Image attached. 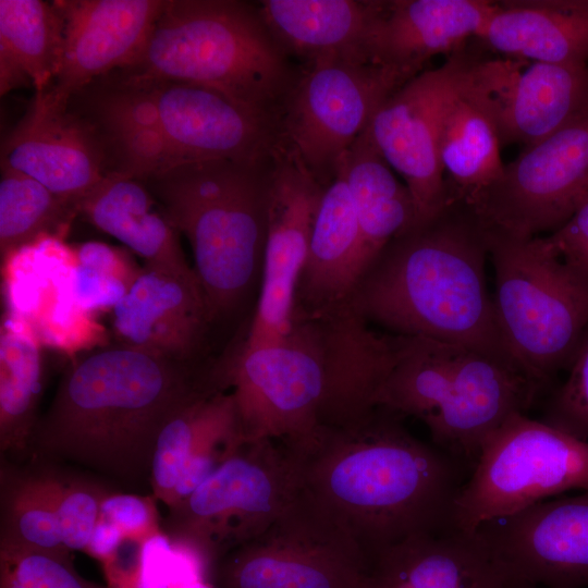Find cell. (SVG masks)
<instances>
[{
	"mask_svg": "<svg viewBox=\"0 0 588 588\" xmlns=\"http://www.w3.org/2000/svg\"><path fill=\"white\" fill-rule=\"evenodd\" d=\"M154 494L110 491L101 502L99 518L115 525L126 541L142 543L162 531Z\"/></svg>",
	"mask_w": 588,
	"mask_h": 588,
	"instance_id": "42",
	"label": "cell"
},
{
	"mask_svg": "<svg viewBox=\"0 0 588 588\" xmlns=\"http://www.w3.org/2000/svg\"><path fill=\"white\" fill-rule=\"evenodd\" d=\"M543 389L515 360L389 333L372 404L421 420L433 444L470 473L487 437L513 414H526Z\"/></svg>",
	"mask_w": 588,
	"mask_h": 588,
	"instance_id": "4",
	"label": "cell"
},
{
	"mask_svg": "<svg viewBox=\"0 0 588 588\" xmlns=\"http://www.w3.org/2000/svg\"><path fill=\"white\" fill-rule=\"evenodd\" d=\"M96 82L83 113L103 137L117 171L145 180L172 168L154 94L148 85L110 76Z\"/></svg>",
	"mask_w": 588,
	"mask_h": 588,
	"instance_id": "30",
	"label": "cell"
},
{
	"mask_svg": "<svg viewBox=\"0 0 588 588\" xmlns=\"http://www.w3.org/2000/svg\"><path fill=\"white\" fill-rule=\"evenodd\" d=\"M567 369L565 381L549 396L540 420L588 441V327Z\"/></svg>",
	"mask_w": 588,
	"mask_h": 588,
	"instance_id": "41",
	"label": "cell"
},
{
	"mask_svg": "<svg viewBox=\"0 0 588 588\" xmlns=\"http://www.w3.org/2000/svg\"><path fill=\"white\" fill-rule=\"evenodd\" d=\"M236 414L231 392L212 378L163 426L155 445L149 485L152 494L168 509L192 454L219 425Z\"/></svg>",
	"mask_w": 588,
	"mask_h": 588,
	"instance_id": "35",
	"label": "cell"
},
{
	"mask_svg": "<svg viewBox=\"0 0 588 588\" xmlns=\"http://www.w3.org/2000/svg\"><path fill=\"white\" fill-rule=\"evenodd\" d=\"M473 535L510 585L588 586V490L486 522Z\"/></svg>",
	"mask_w": 588,
	"mask_h": 588,
	"instance_id": "14",
	"label": "cell"
},
{
	"mask_svg": "<svg viewBox=\"0 0 588 588\" xmlns=\"http://www.w3.org/2000/svg\"><path fill=\"white\" fill-rule=\"evenodd\" d=\"M588 198V111L526 147L468 200L483 223L516 237L562 226Z\"/></svg>",
	"mask_w": 588,
	"mask_h": 588,
	"instance_id": "12",
	"label": "cell"
},
{
	"mask_svg": "<svg viewBox=\"0 0 588 588\" xmlns=\"http://www.w3.org/2000/svg\"><path fill=\"white\" fill-rule=\"evenodd\" d=\"M490 62L462 47L442 65L418 73L397 88L367 126L380 154L409 188L418 222L438 213L449 201L438 152L444 112L462 89L485 73Z\"/></svg>",
	"mask_w": 588,
	"mask_h": 588,
	"instance_id": "11",
	"label": "cell"
},
{
	"mask_svg": "<svg viewBox=\"0 0 588 588\" xmlns=\"http://www.w3.org/2000/svg\"><path fill=\"white\" fill-rule=\"evenodd\" d=\"M76 249L77 264L72 272V291L86 311L113 309L138 277L127 253L101 242H86Z\"/></svg>",
	"mask_w": 588,
	"mask_h": 588,
	"instance_id": "37",
	"label": "cell"
},
{
	"mask_svg": "<svg viewBox=\"0 0 588 588\" xmlns=\"http://www.w3.org/2000/svg\"><path fill=\"white\" fill-rule=\"evenodd\" d=\"M75 206L21 172L1 166L0 256L50 235L64 238Z\"/></svg>",
	"mask_w": 588,
	"mask_h": 588,
	"instance_id": "36",
	"label": "cell"
},
{
	"mask_svg": "<svg viewBox=\"0 0 588 588\" xmlns=\"http://www.w3.org/2000/svg\"><path fill=\"white\" fill-rule=\"evenodd\" d=\"M217 588H371L360 549L336 540L246 541L215 567Z\"/></svg>",
	"mask_w": 588,
	"mask_h": 588,
	"instance_id": "22",
	"label": "cell"
},
{
	"mask_svg": "<svg viewBox=\"0 0 588 588\" xmlns=\"http://www.w3.org/2000/svg\"><path fill=\"white\" fill-rule=\"evenodd\" d=\"M571 490H588V441L516 413L483 441L454 502L453 524H481Z\"/></svg>",
	"mask_w": 588,
	"mask_h": 588,
	"instance_id": "9",
	"label": "cell"
},
{
	"mask_svg": "<svg viewBox=\"0 0 588 588\" xmlns=\"http://www.w3.org/2000/svg\"><path fill=\"white\" fill-rule=\"evenodd\" d=\"M76 249L46 235L1 260L7 314L24 320L45 347L72 362L81 352L105 346V328L83 309L72 291Z\"/></svg>",
	"mask_w": 588,
	"mask_h": 588,
	"instance_id": "17",
	"label": "cell"
},
{
	"mask_svg": "<svg viewBox=\"0 0 588 588\" xmlns=\"http://www.w3.org/2000/svg\"><path fill=\"white\" fill-rule=\"evenodd\" d=\"M342 167L362 236L359 279L383 247L418 222V212L409 188L397 180L367 127L343 156Z\"/></svg>",
	"mask_w": 588,
	"mask_h": 588,
	"instance_id": "31",
	"label": "cell"
},
{
	"mask_svg": "<svg viewBox=\"0 0 588 588\" xmlns=\"http://www.w3.org/2000/svg\"><path fill=\"white\" fill-rule=\"evenodd\" d=\"M360 258L362 236L341 159L317 211L293 317L318 318L345 309L359 277Z\"/></svg>",
	"mask_w": 588,
	"mask_h": 588,
	"instance_id": "24",
	"label": "cell"
},
{
	"mask_svg": "<svg viewBox=\"0 0 588 588\" xmlns=\"http://www.w3.org/2000/svg\"><path fill=\"white\" fill-rule=\"evenodd\" d=\"M513 65L491 61L485 73L462 89L444 112L438 152L446 174L449 199L468 200L503 171L498 93L515 75Z\"/></svg>",
	"mask_w": 588,
	"mask_h": 588,
	"instance_id": "23",
	"label": "cell"
},
{
	"mask_svg": "<svg viewBox=\"0 0 588 588\" xmlns=\"http://www.w3.org/2000/svg\"><path fill=\"white\" fill-rule=\"evenodd\" d=\"M324 187L281 135L270 156L267 243L258 298L235 352L271 346L292 330L296 284Z\"/></svg>",
	"mask_w": 588,
	"mask_h": 588,
	"instance_id": "13",
	"label": "cell"
},
{
	"mask_svg": "<svg viewBox=\"0 0 588 588\" xmlns=\"http://www.w3.org/2000/svg\"><path fill=\"white\" fill-rule=\"evenodd\" d=\"M507 588H538V587H535V586H530V585H510L509 584V587Z\"/></svg>",
	"mask_w": 588,
	"mask_h": 588,
	"instance_id": "46",
	"label": "cell"
},
{
	"mask_svg": "<svg viewBox=\"0 0 588 588\" xmlns=\"http://www.w3.org/2000/svg\"><path fill=\"white\" fill-rule=\"evenodd\" d=\"M172 542L162 530L142 543L125 541L101 563L108 588H170Z\"/></svg>",
	"mask_w": 588,
	"mask_h": 588,
	"instance_id": "39",
	"label": "cell"
},
{
	"mask_svg": "<svg viewBox=\"0 0 588 588\" xmlns=\"http://www.w3.org/2000/svg\"><path fill=\"white\" fill-rule=\"evenodd\" d=\"M477 39L536 62L587 64L588 0L498 1Z\"/></svg>",
	"mask_w": 588,
	"mask_h": 588,
	"instance_id": "27",
	"label": "cell"
},
{
	"mask_svg": "<svg viewBox=\"0 0 588 588\" xmlns=\"http://www.w3.org/2000/svg\"><path fill=\"white\" fill-rule=\"evenodd\" d=\"M489 247L490 230L473 206L450 199L383 247L356 282L346 309L388 333L515 360L488 289Z\"/></svg>",
	"mask_w": 588,
	"mask_h": 588,
	"instance_id": "2",
	"label": "cell"
},
{
	"mask_svg": "<svg viewBox=\"0 0 588 588\" xmlns=\"http://www.w3.org/2000/svg\"><path fill=\"white\" fill-rule=\"evenodd\" d=\"M210 367L117 342L62 373L30 460L72 463L131 487L149 483L159 432L210 379Z\"/></svg>",
	"mask_w": 588,
	"mask_h": 588,
	"instance_id": "1",
	"label": "cell"
},
{
	"mask_svg": "<svg viewBox=\"0 0 588 588\" xmlns=\"http://www.w3.org/2000/svg\"><path fill=\"white\" fill-rule=\"evenodd\" d=\"M125 541L123 534L115 525L99 518L84 552L103 563L112 559Z\"/></svg>",
	"mask_w": 588,
	"mask_h": 588,
	"instance_id": "44",
	"label": "cell"
},
{
	"mask_svg": "<svg viewBox=\"0 0 588 588\" xmlns=\"http://www.w3.org/2000/svg\"><path fill=\"white\" fill-rule=\"evenodd\" d=\"M401 417L372 406L322 428L333 452L319 469V495L336 522H356L370 561L412 537L456 529L454 502L469 475Z\"/></svg>",
	"mask_w": 588,
	"mask_h": 588,
	"instance_id": "3",
	"label": "cell"
},
{
	"mask_svg": "<svg viewBox=\"0 0 588 588\" xmlns=\"http://www.w3.org/2000/svg\"><path fill=\"white\" fill-rule=\"evenodd\" d=\"M76 211L144 259L146 267L196 274L185 259L179 233L142 179L113 171L77 201Z\"/></svg>",
	"mask_w": 588,
	"mask_h": 588,
	"instance_id": "26",
	"label": "cell"
},
{
	"mask_svg": "<svg viewBox=\"0 0 588 588\" xmlns=\"http://www.w3.org/2000/svg\"><path fill=\"white\" fill-rule=\"evenodd\" d=\"M277 344L235 352L212 365L231 388L244 439L289 434L314 438L353 402V365L344 315L295 316Z\"/></svg>",
	"mask_w": 588,
	"mask_h": 588,
	"instance_id": "7",
	"label": "cell"
},
{
	"mask_svg": "<svg viewBox=\"0 0 588 588\" xmlns=\"http://www.w3.org/2000/svg\"><path fill=\"white\" fill-rule=\"evenodd\" d=\"M0 460V548L71 555L59 528L50 462Z\"/></svg>",
	"mask_w": 588,
	"mask_h": 588,
	"instance_id": "34",
	"label": "cell"
},
{
	"mask_svg": "<svg viewBox=\"0 0 588 588\" xmlns=\"http://www.w3.org/2000/svg\"><path fill=\"white\" fill-rule=\"evenodd\" d=\"M112 314L119 343L187 364L200 363L215 323L196 274L146 266Z\"/></svg>",
	"mask_w": 588,
	"mask_h": 588,
	"instance_id": "20",
	"label": "cell"
},
{
	"mask_svg": "<svg viewBox=\"0 0 588 588\" xmlns=\"http://www.w3.org/2000/svg\"><path fill=\"white\" fill-rule=\"evenodd\" d=\"M173 588H217L212 583L206 580H196L183 584Z\"/></svg>",
	"mask_w": 588,
	"mask_h": 588,
	"instance_id": "45",
	"label": "cell"
},
{
	"mask_svg": "<svg viewBox=\"0 0 588 588\" xmlns=\"http://www.w3.org/2000/svg\"><path fill=\"white\" fill-rule=\"evenodd\" d=\"M63 22L54 1L0 0V94L53 83L60 64Z\"/></svg>",
	"mask_w": 588,
	"mask_h": 588,
	"instance_id": "33",
	"label": "cell"
},
{
	"mask_svg": "<svg viewBox=\"0 0 588 588\" xmlns=\"http://www.w3.org/2000/svg\"><path fill=\"white\" fill-rule=\"evenodd\" d=\"M0 588H108L75 569L71 555L0 548Z\"/></svg>",
	"mask_w": 588,
	"mask_h": 588,
	"instance_id": "40",
	"label": "cell"
},
{
	"mask_svg": "<svg viewBox=\"0 0 588 588\" xmlns=\"http://www.w3.org/2000/svg\"><path fill=\"white\" fill-rule=\"evenodd\" d=\"M137 85L152 90L172 168L261 160L281 135L278 115L254 111L212 89L177 82Z\"/></svg>",
	"mask_w": 588,
	"mask_h": 588,
	"instance_id": "18",
	"label": "cell"
},
{
	"mask_svg": "<svg viewBox=\"0 0 588 588\" xmlns=\"http://www.w3.org/2000/svg\"><path fill=\"white\" fill-rule=\"evenodd\" d=\"M63 22L59 70L48 88L68 100L132 65L167 0H58Z\"/></svg>",
	"mask_w": 588,
	"mask_h": 588,
	"instance_id": "19",
	"label": "cell"
},
{
	"mask_svg": "<svg viewBox=\"0 0 588 588\" xmlns=\"http://www.w3.org/2000/svg\"><path fill=\"white\" fill-rule=\"evenodd\" d=\"M270 156L184 163L143 180L192 248L213 322L260 285L267 243Z\"/></svg>",
	"mask_w": 588,
	"mask_h": 588,
	"instance_id": "6",
	"label": "cell"
},
{
	"mask_svg": "<svg viewBox=\"0 0 588 588\" xmlns=\"http://www.w3.org/2000/svg\"><path fill=\"white\" fill-rule=\"evenodd\" d=\"M497 8L498 1L488 0L379 1L365 57L412 78L433 56L453 53L477 38Z\"/></svg>",
	"mask_w": 588,
	"mask_h": 588,
	"instance_id": "21",
	"label": "cell"
},
{
	"mask_svg": "<svg viewBox=\"0 0 588 588\" xmlns=\"http://www.w3.org/2000/svg\"><path fill=\"white\" fill-rule=\"evenodd\" d=\"M42 344L24 320L3 313L0 328V458L25 463L45 385Z\"/></svg>",
	"mask_w": 588,
	"mask_h": 588,
	"instance_id": "32",
	"label": "cell"
},
{
	"mask_svg": "<svg viewBox=\"0 0 588 588\" xmlns=\"http://www.w3.org/2000/svg\"><path fill=\"white\" fill-rule=\"evenodd\" d=\"M379 1L262 0L261 17L289 58L303 64L321 59L367 61V33Z\"/></svg>",
	"mask_w": 588,
	"mask_h": 588,
	"instance_id": "28",
	"label": "cell"
},
{
	"mask_svg": "<svg viewBox=\"0 0 588 588\" xmlns=\"http://www.w3.org/2000/svg\"><path fill=\"white\" fill-rule=\"evenodd\" d=\"M489 230L501 334L514 359L546 388L568 367L588 327V268L563 256L549 236Z\"/></svg>",
	"mask_w": 588,
	"mask_h": 588,
	"instance_id": "8",
	"label": "cell"
},
{
	"mask_svg": "<svg viewBox=\"0 0 588 588\" xmlns=\"http://www.w3.org/2000/svg\"><path fill=\"white\" fill-rule=\"evenodd\" d=\"M409 79L396 70L359 59L303 64L279 108L281 134L327 186L378 108Z\"/></svg>",
	"mask_w": 588,
	"mask_h": 588,
	"instance_id": "10",
	"label": "cell"
},
{
	"mask_svg": "<svg viewBox=\"0 0 588 588\" xmlns=\"http://www.w3.org/2000/svg\"><path fill=\"white\" fill-rule=\"evenodd\" d=\"M1 166L33 177L75 208L95 185L117 171L97 127L49 89L35 94L3 142Z\"/></svg>",
	"mask_w": 588,
	"mask_h": 588,
	"instance_id": "16",
	"label": "cell"
},
{
	"mask_svg": "<svg viewBox=\"0 0 588 588\" xmlns=\"http://www.w3.org/2000/svg\"><path fill=\"white\" fill-rule=\"evenodd\" d=\"M501 144L529 147L588 111V63L535 62L498 93Z\"/></svg>",
	"mask_w": 588,
	"mask_h": 588,
	"instance_id": "29",
	"label": "cell"
},
{
	"mask_svg": "<svg viewBox=\"0 0 588 588\" xmlns=\"http://www.w3.org/2000/svg\"><path fill=\"white\" fill-rule=\"evenodd\" d=\"M548 236L563 256L588 268V198Z\"/></svg>",
	"mask_w": 588,
	"mask_h": 588,
	"instance_id": "43",
	"label": "cell"
},
{
	"mask_svg": "<svg viewBox=\"0 0 588 588\" xmlns=\"http://www.w3.org/2000/svg\"><path fill=\"white\" fill-rule=\"evenodd\" d=\"M371 588H507L473 534L450 529L406 539L369 563Z\"/></svg>",
	"mask_w": 588,
	"mask_h": 588,
	"instance_id": "25",
	"label": "cell"
},
{
	"mask_svg": "<svg viewBox=\"0 0 588 588\" xmlns=\"http://www.w3.org/2000/svg\"><path fill=\"white\" fill-rule=\"evenodd\" d=\"M299 68L240 0H167L135 62L110 76L127 84L185 83L278 115Z\"/></svg>",
	"mask_w": 588,
	"mask_h": 588,
	"instance_id": "5",
	"label": "cell"
},
{
	"mask_svg": "<svg viewBox=\"0 0 588 588\" xmlns=\"http://www.w3.org/2000/svg\"><path fill=\"white\" fill-rule=\"evenodd\" d=\"M50 464L62 541L71 552H84L99 519L101 502L111 489L98 479Z\"/></svg>",
	"mask_w": 588,
	"mask_h": 588,
	"instance_id": "38",
	"label": "cell"
},
{
	"mask_svg": "<svg viewBox=\"0 0 588 588\" xmlns=\"http://www.w3.org/2000/svg\"><path fill=\"white\" fill-rule=\"evenodd\" d=\"M262 440L245 441L186 499L168 509L162 530L186 542L213 563L258 536L259 526L281 504L275 470L267 464Z\"/></svg>",
	"mask_w": 588,
	"mask_h": 588,
	"instance_id": "15",
	"label": "cell"
}]
</instances>
